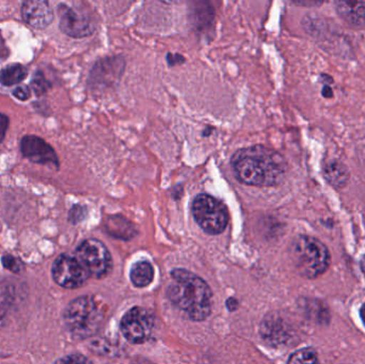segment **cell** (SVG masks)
<instances>
[{"instance_id": "6da1fadb", "label": "cell", "mask_w": 365, "mask_h": 364, "mask_svg": "<svg viewBox=\"0 0 365 364\" xmlns=\"http://www.w3.org/2000/svg\"><path fill=\"white\" fill-rule=\"evenodd\" d=\"M231 166L240 183L255 187L279 185L289 170L280 153L262 145L237 150L232 156Z\"/></svg>"}, {"instance_id": "7a4b0ae2", "label": "cell", "mask_w": 365, "mask_h": 364, "mask_svg": "<svg viewBox=\"0 0 365 364\" xmlns=\"http://www.w3.org/2000/svg\"><path fill=\"white\" fill-rule=\"evenodd\" d=\"M171 278L173 282L167 288L169 301L195 322L205 321L212 312V293L208 284L186 269H175Z\"/></svg>"}, {"instance_id": "3957f363", "label": "cell", "mask_w": 365, "mask_h": 364, "mask_svg": "<svg viewBox=\"0 0 365 364\" xmlns=\"http://www.w3.org/2000/svg\"><path fill=\"white\" fill-rule=\"evenodd\" d=\"M292 260L298 273L307 279H317L329 269V250L319 239L300 235L292 244Z\"/></svg>"}, {"instance_id": "277c9868", "label": "cell", "mask_w": 365, "mask_h": 364, "mask_svg": "<svg viewBox=\"0 0 365 364\" xmlns=\"http://www.w3.org/2000/svg\"><path fill=\"white\" fill-rule=\"evenodd\" d=\"M104 316L102 307L94 297L81 296L68 303L63 318L73 337L87 339L98 333Z\"/></svg>"}, {"instance_id": "5b68a950", "label": "cell", "mask_w": 365, "mask_h": 364, "mask_svg": "<svg viewBox=\"0 0 365 364\" xmlns=\"http://www.w3.org/2000/svg\"><path fill=\"white\" fill-rule=\"evenodd\" d=\"M191 213L200 228L210 235L221 234L229 224L227 205L207 194H200L193 199Z\"/></svg>"}, {"instance_id": "8992f818", "label": "cell", "mask_w": 365, "mask_h": 364, "mask_svg": "<svg viewBox=\"0 0 365 364\" xmlns=\"http://www.w3.org/2000/svg\"><path fill=\"white\" fill-rule=\"evenodd\" d=\"M75 258L83 265L90 277L108 276L113 269V259L106 246L96 239H86L77 247Z\"/></svg>"}, {"instance_id": "52a82bcc", "label": "cell", "mask_w": 365, "mask_h": 364, "mask_svg": "<svg viewBox=\"0 0 365 364\" xmlns=\"http://www.w3.org/2000/svg\"><path fill=\"white\" fill-rule=\"evenodd\" d=\"M121 331L124 338L132 344H143L153 335L155 318L149 310L135 307L122 318Z\"/></svg>"}, {"instance_id": "ba28073f", "label": "cell", "mask_w": 365, "mask_h": 364, "mask_svg": "<svg viewBox=\"0 0 365 364\" xmlns=\"http://www.w3.org/2000/svg\"><path fill=\"white\" fill-rule=\"evenodd\" d=\"M51 275L58 286L64 288H77L86 284L90 276L75 256L61 254L51 267Z\"/></svg>"}, {"instance_id": "9c48e42d", "label": "cell", "mask_w": 365, "mask_h": 364, "mask_svg": "<svg viewBox=\"0 0 365 364\" xmlns=\"http://www.w3.org/2000/svg\"><path fill=\"white\" fill-rule=\"evenodd\" d=\"M58 13L60 15V29L66 36L81 38L92 36L96 31V25L88 15L71 8L68 4H59Z\"/></svg>"}, {"instance_id": "30bf717a", "label": "cell", "mask_w": 365, "mask_h": 364, "mask_svg": "<svg viewBox=\"0 0 365 364\" xmlns=\"http://www.w3.org/2000/svg\"><path fill=\"white\" fill-rule=\"evenodd\" d=\"M21 151L26 158L34 164L45 165L51 168H59V160L53 147L38 136L24 137L21 141Z\"/></svg>"}, {"instance_id": "8fae6325", "label": "cell", "mask_w": 365, "mask_h": 364, "mask_svg": "<svg viewBox=\"0 0 365 364\" xmlns=\"http://www.w3.org/2000/svg\"><path fill=\"white\" fill-rule=\"evenodd\" d=\"M21 17L30 27L41 30L53 23V12L48 2L29 0L21 6Z\"/></svg>"}, {"instance_id": "7c38bea8", "label": "cell", "mask_w": 365, "mask_h": 364, "mask_svg": "<svg viewBox=\"0 0 365 364\" xmlns=\"http://www.w3.org/2000/svg\"><path fill=\"white\" fill-rule=\"evenodd\" d=\"M261 333L264 339L272 344H283L291 338L289 328L282 318L269 316L262 323Z\"/></svg>"}, {"instance_id": "4fadbf2b", "label": "cell", "mask_w": 365, "mask_h": 364, "mask_svg": "<svg viewBox=\"0 0 365 364\" xmlns=\"http://www.w3.org/2000/svg\"><path fill=\"white\" fill-rule=\"evenodd\" d=\"M339 16L349 26L362 28L365 26V1H336Z\"/></svg>"}, {"instance_id": "5bb4252c", "label": "cell", "mask_w": 365, "mask_h": 364, "mask_svg": "<svg viewBox=\"0 0 365 364\" xmlns=\"http://www.w3.org/2000/svg\"><path fill=\"white\" fill-rule=\"evenodd\" d=\"M323 175L326 181L334 188L342 189L349 181V172L346 166L338 160H330L324 164Z\"/></svg>"}, {"instance_id": "9a60e30c", "label": "cell", "mask_w": 365, "mask_h": 364, "mask_svg": "<svg viewBox=\"0 0 365 364\" xmlns=\"http://www.w3.org/2000/svg\"><path fill=\"white\" fill-rule=\"evenodd\" d=\"M105 228L110 236L123 241H130L138 233L132 222L119 215L109 216L105 222Z\"/></svg>"}, {"instance_id": "2e32d148", "label": "cell", "mask_w": 365, "mask_h": 364, "mask_svg": "<svg viewBox=\"0 0 365 364\" xmlns=\"http://www.w3.org/2000/svg\"><path fill=\"white\" fill-rule=\"evenodd\" d=\"M154 267L148 261H141L133 265L130 281L136 288H147L154 279Z\"/></svg>"}, {"instance_id": "e0dca14e", "label": "cell", "mask_w": 365, "mask_h": 364, "mask_svg": "<svg viewBox=\"0 0 365 364\" xmlns=\"http://www.w3.org/2000/svg\"><path fill=\"white\" fill-rule=\"evenodd\" d=\"M28 70L21 64L15 63L0 70V83L6 87H12L25 80Z\"/></svg>"}, {"instance_id": "ac0fdd59", "label": "cell", "mask_w": 365, "mask_h": 364, "mask_svg": "<svg viewBox=\"0 0 365 364\" xmlns=\"http://www.w3.org/2000/svg\"><path fill=\"white\" fill-rule=\"evenodd\" d=\"M14 301V288L6 282H0V327L6 322Z\"/></svg>"}, {"instance_id": "d6986e66", "label": "cell", "mask_w": 365, "mask_h": 364, "mask_svg": "<svg viewBox=\"0 0 365 364\" xmlns=\"http://www.w3.org/2000/svg\"><path fill=\"white\" fill-rule=\"evenodd\" d=\"M287 364H321L317 350L313 348H302L289 357Z\"/></svg>"}, {"instance_id": "ffe728a7", "label": "cell", "mask_w": 365, "mask_h": 364, "mask_svg": "<svg viewBox=\"0 0 365 364\" xmlns=\"http://www.w3.org/2000/svg\"><path fill=\"white\" fill-rule=\"evenodd\" d=\"M31 88L34 93L40 96L48 91L49 88H51V83H48L44 74L40 72V71H38V72L34 74V79H32Z\"/></svg>"}, {"instance_id": "44dd1931", "label": "cell", "mask_w": 365, "mask_h": 364, "mask_svg": "<svg viewBox=\"0 0 365 364\" xmlns=\"http://www.w3.org/2000/svg\"><path fill=\"white\" fill-rule=\"evenodd\" d=\"M2 264L6 269H8L9 271H12L14 274H19L23 271V263L19 260V259H15L14 256H4L2 258Z\"/></svg>"}, {"instance_id": "7402d4cb", "label": "cell", "mask_w": 365, "mask_h": 364, "mask_svg": "<svg viewBox=\"0 0 365 364\" xmlns=\"http://www.w3.org/2000/svg\"><path fill=\"white\" fill-rule=\"evenodd\" d=\"M53 364H92L89 359L81 355H68V356L62 357L59 360Z\"/></svg>"}, {"instance_id": "603a6c76", "label": "cell", "mask_w": 365, "mask_h": 364, "mask_svg": "<svg viewBox=\"0 0 365 364\" xmlns=\"http://www.w3.org/2000/svg\"><path fill=\"white\" fill-rule=\"evenodd\" d=\"M13 95H14V98H16L17 100L25 102V100H28L31 98V91H30L29 88L26 87V85H19V87H17L16 89L13 91Z\"/></svg>"}, {"instance_id": "cb8c5ba5", "label": "cell", "mask_w": 365, "mask_h": 364, "mask_svg": "<svg viewBox=\"0 0 365 364\" xmlns=\"http://www.w3.org/2000/svg\"><path fill=\"white\" fill-rule=\"evenodd\" d=\"M86 214V207H79V205H76V207H73L70 212V220L71 222H81L83 219V216Z\"/></svg>"}, {"instance_id": "d4e9b609", "label": "cell", "mask_w": 365, "mask_h": 364, "mask_svg": "<svg viewBox=\"0 0 365 364\" xmlns=\"http://www.w3.org/2000/svg\"><path fill=\"white\" fill-rule=\"evenodd\" d=\"M9 128V118L0 113V142L4 140L6 137V130Z\"/></svg>"}, {"instance_id": "484cf974", "label": "cell", "mask_w": 365, "mask_h": 364, "mask_svg": "<svg viewBox=\"0 0 365 364\" xmlns=\"http://www.w3.org/2000/svg\"><path fill=\"white\" fill-rule=\"evenodd\" d=\"M227 307L230 311H235L238 308V301L234 298H230L229 301H227Z\"/></svg>"}, {"instance_id": "4316f807", "label": "cell", "mask_w": 365, "mask_h": 364, "mask_svg": "<svg viewBox=\"0 0 365 364\" xmlns=\"http://www.w3.org/2000/svg\"><path fill=\"white\" fill-rule=\"evenodd\" d=\"M8 55V49L4 46V41L1 40V36H0V59H4Z\"/></svg>"}, {"instance_id": "83f0119b", "label": "cell", "mask_w": 365, "mask_h": 364, "mask_svg": "<svg viewBox=\"0 0 365 364\" xmlns=\"http://www.w3.org/2000/svg\"><path fill=\"white\" fill-rule=\"evenodd\" d=\"M323 95L325 96V98H331L332 96V90L330 89L329 87H325L323 89Z\"/></svg>"}, {"instance_id": "f1b7e54d", "label": "cell", "mask_w": 365, "mask_h": 364, "mask_svg": "<svg viewBox=\"0 0 365 364\" xmlns=\"http://www.w3.org/2000/svg\"><path fill=\"white\" fill-rule=\"evenodd\" d=\"M360 316H361L362 322H364L365 326V303L362 306L361 309H360Z\"/></svg>"}, {"instance_id": "f546056e", "label": "cell", "mask_w": 365, "mask_h": 364, "mask_svg": "<svg viewBox=\"0 0 365 364\" xmlns=\"http://www.w3.org/2000/svg\"><path fill=\"white\" fill-rule=\"evenodd\" d=\"M361 269L365 275V256L361 259Z\"/></svg>"}]
</instances>
